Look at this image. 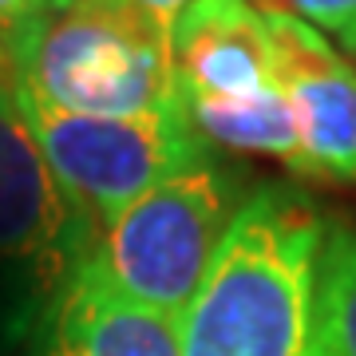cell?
I'll return each mask as SVG.
<instances>
[{
  "mask_svg": "<svg viewBox=\"0 0 356 356\" xmlns=\"http://www.w3.org/2000/svg\"><path fill=\"white\" fill-rule=\"evenodd\" d=\"M281 91L297 123L293 175L313 182H356V64L325 32L293 13L266 8Z\"/></svg>",
  "mask_w": 356,
  "mask_h": 356,
  "instance_id": "cell-7",
  "label": "cell"
},
{
  "mask_svg": "<svg viewBox=\"0 0 356 356\" xmlns=\"http://www.w3.org/2000/svg\"><path fill=\"white\" fill-rule=\"evenodd\" d=\"M16 103L56 182L95 226V234L139 194L159 186L186 163L202 159L206 151H214L194 131L182 103L131 119H99V115L60 111L36 99L24 83H16Z\"/></svg>",
  "mask_w": 356,
  "mask_h": 356,
  "instance_id": "cell-5",
  "label": "cell"
},
{
  "mask_svg": "<svg viewBox=\"0 0 356 356\" xmlns=\"http://www.w3.org/2000/svg\"><path fill=\"white\" fill-rule=\"evenodd\" d=\"M131 4H135V8H143V13L151 16V20H159L166 32H175L178 16L186 13L194 0H131Z\"/></svg>",
  "mask_w": 356,
  "mask_h": 356,
  "instance_id": "cell-12",
  "label": "cell"
},
{
  "mask_svg": "<svg viewBox=\"0 0 356 356\" xmlns=\"http://www.w3.org/2000/svg\"><path fill=\"white\" fill-rule=\"evenodd\" d=\"M229 170L206 151L99 229L83 273L135 305L175 317L191 305L229 222L238 214Z\"/></svg>",
  "mask_w": 356,
  "mask_h": 356,
  "instance_id": "cell-3",
  "label": "cell"
},
{
  "mask_svg": "<svg viewBox=\"0 0 356 356\" xmlns=\"http://www.w3.org/2000/svg\"><path fill=\"white\" fill-rule=\"evenodd\" d=\"M36 99L72 115L131 119L178 103L170 32L131 0H67L20 67Z\"/></svg>",
  "mask_w": 356,
  "mask_h": 356,
  "instance_id": "cell-4",
  "label": "cell"
},
{
  "mask_svg": "<svg viewBox=\"0 0 356 356\" xmlns=\"http://www.w3.org/2000/svg\"><path fill=\"white\" fill-rule=\"evenodd\" d=\"M95 238V226L51 175L16 88L0 91V261L64 289Z\"/></svg>",
  "mask_w": 356,
  "mask_h": 356,
  "instance_id": "cell-6",
  "label": "cell"
},
{
  "mask_svg": "<svg viewBox=\"0 0 356 356\" xmlns=\"http://www.w3.org/2000/svg\"><path fill=\"white\" fill-rule=\"evenodd\" d=\"M325 229L301 191L250 194L175 321L182 356H313Z\"/></svg>",
  "mask_w": 356,
  "mask_h": 356,
  "instance_id": "cell-1",
  "label": "cell"
},
{
  "mask_svg": "<svg viewBox=\"0 0 356 356\" xmlns=\"http://www.w3.org/2000/svg\"><path fill=\"white\" fill-rule=\"evenodd\" d=\"M313 356H356V226L348 222L325 229Z\"/></svg>",
  "mask_w": 356,
  "mask_h": 356,
  "instance_id": "cell-9",
  "label": "cell"
},
{
  "mask_svg": "<svg viewBox=\"0 0 356 356\" xmlns=\"http://www.w3.org/2000/svg\"><path fill=\"white\" fill-rule=\"evenodd\" d=\"M44 356H182V348L175 317L135 305L76 269L60 293Z\"/></svg>",
  "mask_w": 356,
  "mask_h": 356,
  "instance_id": "cell-8",
  "label": "cell"
},
{
  "mask_svg": "<svg viewBox=\"0 0 356 356\" xmlns=\"http://www.w3.org/2000/svg\"><path fill=\"white\" fill-rule=\"evenodd\" d=\"M20 83V72H16V64H13V56L0 48V91H8V88H16Z\"/></svg>",
  "mask_w": 356,
  "mask_h": 356,
  "instance_id": "cell-13",
  "label": "cell"
},
{
  "mask_svg": "<svg viewBox=\"0 0 356 356\" xmlns=\"http://www.w3.org/2000/svg\"><path fill=\"white\" fill-rule=\"evenodd\" d=\"M257 4L293 13L297 20L313 24L317 32L341 40V48H348L356 40V0H257Z\"/></svg>",
  "mask_w": 356,
  "mask_h": 356,
  "instance_id": "cell-11",
  "label": "cell"
},
{
  "mask_svg": "<svg viewBox=\"0 0 356 356\" xmlns=\"http://www.w3.org/2000/svg\"><path fill=\"white\" fill-rule=\"evenodd\" d=\"M56 4L51 0H0V48L13 56L16 72L32 56L36 40L44 36Z\"/></svg>",
  "mask_w": 356,
  "mask_h": 356,
  "instance_id": "cell-10",
  "label": "cell"
},
{
  "mask_svg": "<svg viewBox=\"0 0 356 356\" xmlns=\"http://www.w3.org/2000/svg\"><path fill=\"white\" fill-rule=\"evenodd\" d=\"M51 4H56V8H64V4H67V0H51Z\"/></svg>",
  "mask_w": 356,
  "mask_h": 356,
  "instance_id": "cell-15",
  "label": "cell"
},
{
  "mask_svg": "<svg viewBox=\"0 0 356 356\" xmlns=\"http://www.w3.org/2000/svg\"><path fill=\"white\" fill-rule=\"evenodd\" d=\"M344 56H348V60H356V40L348 44V48H344Z\"/></svg>",
  "mask_w": 356,
  "mask_h": 356,
  "instance_id": "cell-14",
  "label": "cell"
},
{
  "mask_svg": "<svg viewBox=\"0 0 356 356\" xmlns=\"http://www.w3.org/2000/svg\"><path fill=\"white\" fill-rule=\"evenodd\" d=\"M178 103L210 147L297 166V123L257 0H194L170 32Z\"/></svg>",
  "mask_w": 356,
  "mask_h": 356,
  "instance_id": "cell-2",
  "label": "cell"
}]
</instances>
